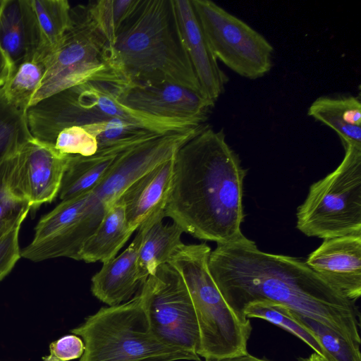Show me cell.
<instances>
[{
  "label": "cell",
  "mask_w": 361,
  "mask_h": 361,
  "mask_svg": "<svg viewBox=\"0 0 361 361\" xmlns=\"http://www.w3.org/2000/svg\"><path fill=\"white\" fill-rule=\"evenodd\" d=\"M126 85L86 82L61 91L59 99L68 123L84 126L119 118L159 135L185 131L204 124L201 120L157 117L128 107L119 100L121 87Z\"/></svg>",
  "instance_id": "cell-10"
},
{
  "label": "cell",
  "mask_w": 361,
  "mask_h": 361,
  "mask_svg": "<svg viewBox=\"0 0 361 361\" xmlns=\"http://www.w3.org/2000/svg\"><path fill=\"white\" fill-rule=\"evenodd\" d=\"M0 46L13 68L41 50L31 0H6L0 16Z\"/></svg>",
  "instance_id": "cell-17"
},
{
  "label": "cell",
  "mask_w": 361,
  "mask_h": 361,
  "mask_svg": "<svg viewBox=\"0 0 361 361\" xmlns=\"http://www.w3.org/2000/svg\"><path fill=\"white\" fill-rule=\"evenodd\" d=\"M33 139L29 130L26 113L6 99L0 88V161L18 152Z\"/></svg>",
  "instance_id": "cell-25"
},
{
  "label": "cell",
  "mask_w": 361,
  "mask_h": 361,
  "mask_svg": "<svg viewBox=\"0 0 361 361\" xmlns=\"http://www.w3.org/2000/svg\"><path fill=\"white\" fill-rule=\"evenodd\" d=\"M246 173L224 130L208 125L175 154L164 217L200 240L223 245L238 239Z\"/></svg>",
  "instance_id": "cell-2"
},
{
  "label": "cell",
  "mask_w": 361,
  "mask_h": 361,
  "mask_svg": "<svg viewBox=\"0 0 361 361\" xmlns=\"http://www.w3.org/2000/svg\"><path fill=\"white\" fill-rule=\"evenodd\" d=\"M217 61L241 77L255 80L272 68L274 48L259 32L209 0H191Z\"/></svg>",
  "instance_id": "cell-9"
},
{
  "label": "cell",
  "mask_w": 361,
  "mask_h": 361,
  "mask_svg": "<svg viewBox=\"0 0 361 361\" xmlns=\"http://www.w3.org/2000/svg\"><path fill=\"white\" fill-rule=\"evenodd\" d=\"M145 228L138 252L137 269L142 285L160 265L168 263L175 250L183 243V229L176 223L164 224L159 221Z\"/></svg>",
  "instance_id": "cell-21"
},
{
  "label": "cell",
  "mask_w": 361,
  "mask_h": 361,
  "mask_svg": "<svg viewBox=\"0 0 361 361\" xmlns=\"http://www.w3.org/2000/svg\"><path fill=\"white\" fill-rule=\"evenodd\" d=\"M321 279L355 302L361 295V233L324 239L305 260Z\"/></svg>",
  "instance_id": "cell-13"
},
{
  "label": "cell",
  "mask_w": 361,
  "mask_h": 361,
  "mask_svg": "<svg viewBox=\"0 0 361 361\" xmlns=\"http://www.w3.org/2000/svg\"><path fill=\"white\" fill-rule=\"evenodd\" d=\"M71 332L85 345L80 361H200L197 354L166 345L154 335L139 294L102 307Z\"/></svg>",
  "instance_id": "cell-4"
},
{
  "label": "cell",
  "mask_w": 361,
  "mask_h": 361,
  "mask_svg": "<svg viewBox=\"0 0 361 361\" xmlns=\"http://www.w3.org/2000/svg\"><path fill=\"white\" fill-rule=\"evenodd\" d=\"M42 38L39 51L47 54L61 44L71 25V6L67 0H31Z\"/></svg>",
  "instance_id": "cell-23"
},
{
  "label": "cell",
  "mask_w": 361,
  "mask_h": 361,
  "mask_svg": "<svg viewBox=\"0 0 361 361\" xmlns=\"http://www.w3.org/2000/svg\"><path fill=\"white\" fill-rule=\"evenodd\" d=\"M6 0H0V16L5 4Z\"/></svg>",
  "instance_id": "cell-37"
},
{
  "label": "cell",
  "mask_w": 361,
  "mask_h": 361,
  "mask_svg": "<svg viewBox=\"0 0 361 361\" xmlns=\"http://www.w3.org/2000/svg\"><path fill=\"white\" fill-rule=\"evenodd\" d=\"M246 319L259 318L269 322L300 338L314 352L324 358V350L315 338L295 317L288 307L268 301L255 302L244 310Z\"/></svg>",
  "instance_id": "cell-27"
},
{
  "label": "cell",
  "mask_w": 361,
  "mask_h": 361,
  "mask_svg": "<svg viewBox=\"0 0 361 361\" xmlns=\"http://www.w3.org/2000/svg\"><path fill=\"white\" fill-rule=\"evenodd\" d=\"M112 49L129 84L169 82L201 94L182 39L173 0H138L121 25Z\"/></svg>",
  "instance_id": "cell-3"
},
{
  "label": "cell",
  "mask_w": 361,
  "mask_h": 361,
  "mask_svg": "<svg viewBox=\"0 0 361 361\" xmlns=\"http://www.w3.org/2000/svg\"><path fill=\"white\" fill-rule=\"evenodd\" d=\"M71 25L47 56L42 82L30 107L54 94L86 82L128 84L113 49L88 18L84 5L71 8Z\"/></svg>",
  "instance_id": "cell-6"
},
{
  "label": "cell",
  "mask_w": 361,
  "mask_h": 361,
  "mask_svg": "<svg viewBox=\"0 0 361 361\" xmlns=\"http://www.w3.org/2000/svg\"><path fill=\"white\" fill-rule=\"evenodd\" d=\"M182 39L200 85L201 94L215 102L228 81L210 49L191 0H173Z\"/></svg>",
  "instance_id": "cell-15"
},
{
  "label": "cell",
  "mask_w": 361,
  "mask_h": 361,
  "mask_svg": "<svg viewBox=\"0 0 361 361\" xmlns=\"http://www.w3.org/2000/svg\"><path fill=\"white\" fill-rule=\"evenodd\" d=\"M175 155L133 183L118 198L132 231L163 220L171 190Z\"/></svg>",
  "instance_id": "cell-14"
},
{
  "label": "cell",
  "mask_w": 361,
  "mask_h": 361,
  "mask_svg": "<svg viewBox=\"0 0 361 361\" xmlns=\"http://www.w3.org/2000/svg\"><path fill=\"white\" fill-rule=\"evenodd\" d=\"M138 0H99L84 5L86 13L95 27L112 47L117 34Z\"/></svg>",
  "instance_id": "cell-28"
},
{
  "label": "cell",
  "mask_w": 361,
  "mask_h": 361,
  "mask_svg": "<svg viewBox=\"0 0 361 361\" xmlns=\"http://www.w3.org/2000/svg\"><path fill=\"white\" fill-rule=\"evenodd\" d=\"M133 233L127 223L124 204L118 199L84 243L77 260L87 263L108 262L116 256Z\"/></svg>",
  "instance_id": "cell-19"
},
{
  "label": "cell",
  "mask_w": 361,
  "mask_h": 361,
  "mask_svg": "<svg viewBox=\"0 0 361 361\" xmlns=\"http://www.w3.org/2000/svg\"><path fill=\"white\" fill-rule=\"evenodd\" d=\"M85 350L82 338L75 334L64 336L49 345V353L42 361H70L81 357Z\"/></svg>",
  "instance_id": "cell-33"
},
{
  "label": "cell",
  "mask_w": 361,
  "mask_h": 361,
  "mask_svg": "<svg viewBox=\"0 0 361 361\" xmlns=\"http://www.w3.org/2000/svg\"><path fill=\"white\" fill-rule=\"evenodd\" d=\"M206 243L179 246L168 262L179 271L190 294L200 330L198 355L221 358L248 353L252 327L240 322L226 303L209 269Z\"/></svg>",
  "instance_id": "cell-5"
},
{
  "label": "cell",
  "mask_w": 361,
  "mask_h": 361,
  "mask_svg": "<svg viewBox=\"0 0 361 361\" xmlns=\"http://www.w3.org/2000/svg\"><path fill=\"white\" fill-rule=\"evenodd\" d=\"M138 294L154 335L166 345L197 354L198 322L179 271L169 263L160 265L147 277Z\"/></svg>",
  "instance_id": "cell-8"
},
{
  "label": "cell",
  "mask_w": 361,
  "mask_h": 361,
  "mask_svg": "<svg viewBox=\"0 0 361 361\" xmlns=\"http://www.w3.org/2000/svg\"><path fill=\"white\" fill-rule=\"evenodd\" d=\"M128 247L118 256L103 263L92 278L91 291L109 306L118 305L132 298L142 286L137 269L138 252L145 228L140 227Z\"/></svg>",
  "instance_id": "cell-16"
},
{
  "label": "cell",
  "mask_w": 361,
  "mask_h": 361,
  "mask_svg": "<svg viewBox=\"0 0 361 361\" xmlns=\"http://www.w3.org/2000/svg\"><path fill=\"white\" fill-rule=\"evenodd\" d=\"M339 166L310 188L297 210V228L323 239L361 233V144L341 141Z\"/></svg>",
  "instance_id": "cell-7"
},
{
  "label": "cell",
  "mask_w": 361,
  "mask_h": 361,
  "mask_svg": "<svg viewBox=\"0 0 361 361\" xmlns=\"http://www.w3.org/2000/svg\"><path fill=\"white\" fill-rule=\"evenodd\" d=\"M18 152L0 161V238L23 221L31 209L29 202L13 184Z\"/></svg>",
  "instance_id": "cell-24"
},
{
  "label": "cell",
  "mask_w": 361,
  "mask_h": 361,
  "mask_svg": "<svg viewBox=\"0 0 361 361\" xmlns=\"http://www.w3.org/2000/svg\"><path fill=\"white\" fill-rule=\"evenodd\" d=\"M147 140H149L118 143L98 149L95 154L87 157L71 155L58 195L60 200H66L93 191L105 178L123 152Z\"/></svg>",
  "instance_id": "cell-18"
},
{
  "label": "cell",
  "mask_w": 361,
  "mask_h": 361,
  "mask_svg": "<svg viewBox=\"0 0 361 361\" xmlns=\"http://www.w3.org/2000/svg\"><path fill=\"white\" fill-rule=\"evenodd\" d=\"M13 67L12 65L0 46V88L4 85L8 79Z\"/></svg>",
  "instance_id": "cell-34"
},
{
  "label": "cell",
  "mask_w": 361,
  "mask_h": 361,
  "mask_svg": "<svg viewBox=\"0 0 361 361\" xmlns=\"http://www.w3.org/2000/svg\"><path fill=\"white\" fill-rule=\"evenodd\" d=\"M70 156L34 137L20 150L13 184L31 209L51 202L59 195Z\"/></svg>",
  "instance_id": "cell-11"
},
{
  "label": "cell",
  "mask_w": 361,
  "mask_h": 361,
  "mask_svg": "<svg viewBox=\"0 0 361 361\" xmlns=\"http://www.w3.org/2000/svg\"><path fill=\"white\" fill-rule=\"evenodd\" d=\"M307 115L334 130L341 141L361 144V102L358 97H319L310 106Z\"/></svg>",
  "instance_id": "cell-20"
},
{
  "label": "cell",
  "mask_w": 361,
  "mask_h": 361,
  "mask_svg": "<svg viewBox=\"0 0 361 361\" xmlns=\"http://www.w3.org/2000/svg\"><path fill=\"white\" fill-rule=\"evenodd\" d=\"M23 222L18 223L0 238V282L11 271L21 257L18 236Z\"/></svg>",
  "instance_id": "cell-32"
},
{
  "label": "cell",
  "mask_w": 361,
  "mask_h": 361,
  "mask_svg": "<svg viewBox=\"0 0 361 361\" xmlns=\"http://www.w3.org/2000/svg\"><path fill=\"white\" fill-rule=\"evenodd\" d=\"M54 146L63 154L84 157L93 155L98 150L96 139L82 126H71L60 131Z\"/></svg>",
  "instance_id": "cell-31"
},
{
  "label": "cell",
  "mask_w": 361,
  "mask_h": 361,
  "mask_svg": "<svg viewBox=\"0 0 361 361\" xmlns=\"http://www.w3.org/2000/svg\"><path fill=\"white\" fill-rule=\"evenodd\" d=\"M38 51L31 58L15 66L3 86L8 102L26 113L38 90L47 68V56Z\"/></svg>",
  "instance_id": "cell-22"
},
{
  "label": "cell",
  "mask_w": 361,
  "mask_h": 361,
  "mask_svg": "<svg viewBox=\"0 0 361 361\" xmlns=\"http://www.w3.org/2000/svg\"><path fill=\"white\" fill-rule=\"evenodd\" d=\"M90 192L61 201L43 216L35 228L32 242H37L61 232L89 215Z\"/></svg>",
  "instance_id": "cell-26"
},
{
  "label": "cell",
  "mask_w": 361,
  "mask_h": 361,
  "mask_svg": "<svg viewBox=\"0 0 361 361\" xmlns=\"http://www.w3.org/2000/svg\"><path fill=\"white\" fill-rule=\"evenodd\" d=\"M82 127L96 139L98 149L121 142L150 140L161 135L119 118H109Z\"/></svg>",
  "instance_id": "cell-29"
},
{
  "label": "cell",
  "mask_w": 361,
  "mask_h": 361,
  "mask_svg": "<svg viewBox=\"0 0 361 361\" xmlns=\"http://www.w3.org/2000/svg\"><path fill=\"white\" fill-rule=\"evenodd\" d=\"M119 100L132 109L152 116L204 122L215 104L200 93L169 82L124 85Z\"/></svg>",
  "instance_id": "cell-12"
},
{
  "label": "cell",
  "mask_w": 361,
  "mask_h": 361,
  "mask_svg": "<svg viewBox=\"0 0 361 361\" xmlns=\"http://www.w3.org/2000/svg\"><path fill=\"white\" fill-rule=\"evenodd\" d=\"M205 361H269L255 357L248 353L238 355L221 357V358H205Z\"/></svg>",
  "instance_id": "cell-35"
},
{
  "label": "cell",
  "mask_w": 361,
  "mask_h": 361,
  "mask_svg": "<svg viewBox=\"0 0 361 361\" xmlns=\"http://www.w3.org/2000/svg\"><path fill=\"white\" fill-rule=\"evenodd\" d=\"M210 274L240 322L250 303L268 301L323 324L360 350V319L355 302L315 274L300 258L267 253L244 235L217 245L208 259Z\"/></svg>",
  "instance_id": "cell-1"
},
{
  "label": "cell",
  "mask_w": 361,
  "mask_h": 361,
  "mask_svg": "<svg viewBox=\"0 0 361 361\" xmlns=\"http://www.w3.org/2000/svg\"><path fill=\"white\" fill-rule=\"evenodd\" d=\"M301 361H327L322 356L317 354L316 353L312 354L309 357L302 359Z\"/></svg>",
  "instance_id": "cell-36"
},
{
  "label": "cell",
  "mask_w": 361,
  "mask_h": 361,
  "mask_svg": "<svg viewBox=\"0 0 361 361\" xmlns=\"http://www.w3.org/2000/svg\"><path fill=\"white\" fill-rule=\"evenodd\" d=\"M295 318L317 339L327 361H361L360 350L355 348L323 324L293 312Z\"/></svg>",
  "instance_id": "cell-30"
}]
</instances>
